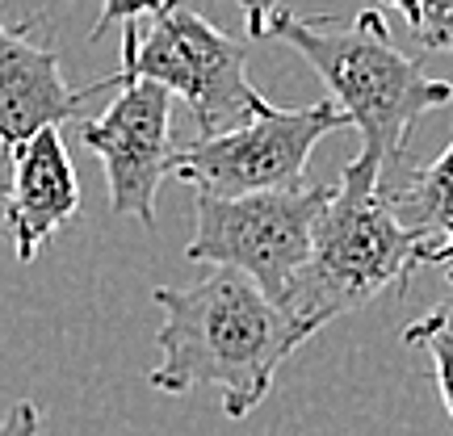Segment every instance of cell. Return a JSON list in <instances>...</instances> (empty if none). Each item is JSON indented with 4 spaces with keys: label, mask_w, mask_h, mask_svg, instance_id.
I'll return each instance as SVG.
<instances>
[{
    "label": "cell",
    "mask_w": 453,
    "mask_h": 436,
    "mask_svg": "<svg viewBox=\"0 0 453 436\" xmlns=\"http://www.w3.org/2000/svg\"><path fill=\"white\" fill-rule=\"evenodd\" d=\"M243 9V26L252 38H269V26H273V17L281 13V0H240Z\"/></svg>",
    "instance_id": "15"
},
{
    "label": "cell",
    "mask_w": 453,
    "mask_h": 436,
    "mask_svg": "<svg viewBox=\"0 0 453 436\" xmlns=\"http://www.w3.org/2000/svg\"><path fill=\"white\" fill-rule=\"evenodd\" d=\"M122 80H151L168 88L189 105L202 134L235 130L273 105L248 80V47L211 26L185 0H173L156 13L147 30L139 21L122 26V67L110 76V88Z\"/></svg>",
    "instance_id": "4"
},
{
    "label": "cell",
    "mask_w": 453,
    "mask_h": 436,
    "mask_svg": "<svg viewBox=\"0 0 453 436\" xmlns=\"http://www.w3.org/2000/svg\"><path fill=\"white\" fill-rule=\"evenodd\" d=\"M0 436H42V411L30 399H17L4 416H0Z\"/></svg>",
    "instance_id": "14"
},
{
    "label": "cell",
    "mask_w": 453,
    "mask_h": 436,
    "mask_svg": "<svg viewBox=\"0 0 453 436\" xmlns=\"http://www.w3.org/2000/svg\"><path fill=\"white\" fill-rule=\"evenodd\" d=\"M34 21L9 26L0 21V151L34 139L38 130L59 126L76 118L88 97L110 93V80H97L88 88H72L59 72V55L50 38H30Z\"/></svg>",
    "instance_id": "8"
},
{
    "label": "cell",
    "mask_w": 453,
    "mask_h": 436,
    "mask_svg": "<svg viewBox=\"0 0 453 436\" xmlns=\"http://www.w3.org/2000/svg\"><path fill=\"white\" fill-rule=\"evenodd\" d=\"M269 38L294 47L327 84V101L344 113L349 126H357L361 156H370L382 177L399 168L424 113L445 110L453 101L449 80L424 76L420 64H411L390 42L378 9L353 17V26H336V17H294L281 9Z\"/></svg>",
    "instance_id": "2"
},
{
    "label": "cell",
    "mask_w": 453,
    "mask_h": 436,
    "mask_svg": "<svg viewBox=\"0 0 453 436\" xmlns=\"http://www.w3.org/2000/svg\"><path fill=\"white\" fill-rule=\"evenodd\" d=\"M382 180V168L357 151L315 218L311 256L281 302L307 336L349 310L370 307L382 290L407 294L411 277L424 269L420 240L395 214Z\"/></svg>",
    "instance_id": "3"
},
{
    "label": "cell",
    "mask_w": 453,
    "mask_h": 436,
    "mask_svg": "<svg viewBox=\"0 0 453 436\" xmlns=\"http://www.w3.org/2000/svg\"><path fill=\"white\" fill-rule=\"evenodd\" d=\"M151 298L164 324L156 332L160 361L147 370V382L164 394L214 386L231 420L265 403L286 356L311 340L290 310L231 269H211L194 286H156Z\"/></svg>",
    "instance_id": "1"
},
{
    "label": "cell",
    "mask_w": 453,
    "mask_h": 436,
    "mask_svg": "<svg viewBox=\"0 0 453 436\" xmlns=\"http://www.w3.org/2000/svg\"><path fill=\"white\" fill-rule=\"evenodd\" d=\"M4 235L13 240L21 264H30L42 243L81 218V180L72 168L59 126L38 130L34 139L4 156Z\"/></svg>",
    "instance_id": "9"
},
{
    "label": "cell",
    "mask_w": 453,
    "mask_h": 436,
    "mask_svg": "<svg viewBox=\"0 0 453 436\" xmlns=\"http://www.w3.org/2000/svg\"><path fill=\"white\" fill-rule=\"evenodd\" d=\"M340 126L349 122L332 101H315L298 110L269 105L243 126L223 130V134H197L194 143L177 147L173 177L194 185V194L206 197L303 189L311 151Z\"/></svg>",
    "instance_id": "6"
},
{
    "label": "cell",
    "mask_w": 453,
    "mask_h": 436,
    "mask_svg": "<svg viewBox=\"0 0 453 436\" xmlns=\"http://www.w3.org/2000/svg\"><path fill=\"white\" fill-rule=\"evenodd\" d=\"M411 38L428 50H453V0H416Z\"/></svg>",
    "instance_id": "12"
},
{
    "label": "cell",
    "mask_w": 453,
    "mask_h": 436,
    "mask_svg": "<svg viewBox=\"0 0 453 436\" xmlns=\"http://www.w3.org/2000/svg\"><path fill=\"white\" fill-rule=\"evenodd\" d=\"M81 143L105 168L110 210L156 226V194L173 177V93L151 80H122L110 110L84 122Z\"/></svg>",
    "instance_id": "7"
},
{
    "label": "cell",
    "mask_w": 453,
    "mask_h": 436,
    "mask_svg": "<svg viewBox=\"0 0 453 436\" xmlns=\"http://www.w3.org/2000/svg\"><path fill=\"white\" fill-rule=\"evenodd\" d=\"M173 0H101V17L93 21V34H88V42H101L110 26H134V21H151L156 13H164Z\"/></svg>",
    "instance_id": "13"
},
{
    "label": "cell",
    "mask_w": 453,
    "mask_h": 436,
    "mask_svg": "<svg viewBox=\"0 0 453 436\" xmlns=\"http://www.w3.org/2000/svg\"><path fill=\"white\" fill-rule=\"evenodd\" d=\"M403 344L428 353V361H433V382H437V390H441V403H445V411L453 416V286H449V298H445L441 307L420 315L416 324H407Z\"/></svg>",
    "instance_id": "11"
},
{
    "label": "cell",
    "mask_w": 453,
    "mask_h": 436,
    "mask_svg": "<svg viewBox=\"0 0 453 436\" xmlns=\"http://www.w3.org/2000/svg\"><path fill=\"white\" fill-rule=\"evenodd\" d=\"M332 185H303L248 197H194V240L185 260L231 269L257 281L277 307L311 256V231L324 214Z\"/></svg>",
    "instance_id": "5"
},
{
    "label": "cell",
    "mask_w": 453,
    "mask_h": 436,
    "mask_svg": "<svg viewBox=\"0 0 453 436\" xmlns=\"http://www.w3.org/2000/svg\"><path fill=\"white\" fill-rule=\"evenodd\" d=\"M390 206L420 240V264L445 269L453 286V143L437 160L411 172L403 189H395Z\"/></svg>",
    "instance_id": "10"
},
{
    "label": "cell",
    "mask_w": 453,
    "mask_h": 436,
    "mask_svg": "<svg viewBox=\"0 0 453 436\" xmlns=\"http://www.w3.org/2000/svg\"><path fill=\"white\" fill-rule=\"evenodd\" d=\"M382 4H387V9H399L407 21H416V0H382Z\"/></svg>",
    "instance_id": "16"
}]
</instances>
